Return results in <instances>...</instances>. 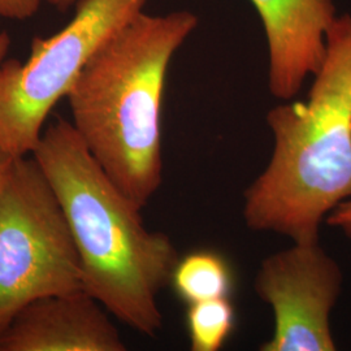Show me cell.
Instances as JSON below:
<instances>
[{"mask_svg":"<svg viewBox=\"0 0 351 351\" xmlns=\"http://www.w3.org/2000/svg\"><path fill=\"white\" fill-rule=\"evenodd\" d=\"M32 156L47 177L75 239L84 289L107 313L147 337L163 328L159 294L180 259L173 241L147 229L71 121L58 119Z\"/></svg>","mask_w":351,"mask_h":351,"instance_id":"1","label":"cell"},{"mask_svg":"<svg viewBox=\"0 0 351 351\" xmlns=\"http://www.w3.org/2000/svg\"><path fill=\"white\" fill-rule=\"evenodd\" d=\"M190 11L141 12L93 53L66 98L72 124L106 173L143 208L163 181L162 101Z\"/></svg>","mask_w":351,"mask_h":351,"instance_id":"2","label":"cell"},{"mask_svg":"<svg viewBox=\"0 0 351 351\" xmlns=\"http://www.w3.org/2000/svg\"><path fill=\"white\" fill-rule=\"evenodd\" d=\"M306 101L267 113L274 150L243 194L251 230L319 241L323 221L351 198V14L326 33V55Z\"/></svg>","mask_w":351,"mask_h":351,"instance_id":"3","label":"cell"},{"mask_svg":"<svg viewBox=\"0 0 351 351\" xmlns=\"http://www.w3.org/2000/svg\"><path fill=\"white\" fill-rule=\"evenodd\" d=\"M84 289L75 239L32 156L12 158L0 181V333L19 310Z\"/></svg>","mask_w":351,"mask_h":351,"instance_id":"4","label":"cell"},{"mask_svg":"<svg viewBox=\"0 0 351 351\" xmlns=\"http://www.w3.org/2000/svg\"><path fill=\"white\" fill-rule=\"evenodd\" d=\"M147 0H81L72 23L47 39L36 38L25 63L0 66V150L32 155L55 104L68 95L101 45L142 12Z\"/></svg>","mask_w":351,"mask_h":351,"instance_id":"5","label":"cell"},{"mask_svg":"<svg viewBox=\"0 0 351 351\" xmlns=\"http://www.w3.org/2000/svg\"><path fill=\"white\" fill-rule=\"evenodd\" d=\"M343 275L319 241L293 242L259 265L254 289L274 314V333L262 351H333L330 314Z\"/></svg>","mask_w":351,"mask_h":351,"instance_id":"6","label":"cell"},{"mask_svg":"<svg viewBox=\"0 0 351 351\" xmlns=\"http://www.w3.org/2000/svg\"><path fill=\"white\" fill-rule=\"evenodd\" d=\"M104 310L85 290L30 302L0 333V351H125Z\"/></svg>","mask_w":351,"mask_h":351,"instance_id":"7","label":"cell"},{"mask_svg":"<svg viewBox=\"0 0 351 351\" xmlns=\"http://www.w3.org/2000/svg\"><path fill=\"white\" fill-rule=\"evenodd\" d=\"M263 23L268 45V88L293 99L308 75L324 63L326 33L337 19L333 0H250Z\"/></svg>","mask_w":351,"mask_h":351,"instance_id":"8","label":"cell"},{"mask_svg":"<svg viewBox=\"0 0 351 351\" xmlns=\"http://www.w3.org/2000/svg\"><path fill=\"white\" fill-rule=\"evenodd\" d=\"M171 284L186 304L229 298L234 277L229 262L213 250L193 251L178 259Z\"/></svg>","mask_w":351,"mask_h":351,"instance_id":"9","label":"cell"},{"mask_svg":"<svg viewBox=\"0 0 351 351\" xmlns=\"http://www.w3.org/2000/svg\"><path fill=\"white\" fill-rule=\"evenodd\" d=\"M236 326V310L230 298L189 304L186 328L193 351H219Z\"/></svg>","mask_w":351,"mask_h":351,"instance_id":"10","label":"cell"},{"mask_svg":"<svg viewBox=\"0 0 351 351\" xmlns=\"http://www.w3.org/2000/svg\"><path fill=\"white\" fill-rule=\"evenodd\" d=\"M43 0H0V17L24 21L38 12Z\"/></svg>","mask_w":351,"mask_h":351,"instance_id":"11","label":"cell"},{"mask_svg":"<svg viewBox=\"0 0 351 351\" xmlns=\"http://www.w3.org/2000/svg\"><path fill=\"white\" fill-rule=\"evenodd\" d=\"M328 226L341 230L348 239H351V198L339 203V206L328 215Z\"/></svg>","mask_w":351,"mask_h":351,"instance_id":"12","label":"cell"},{"mask_svg":"<svg viewBox=\"0 0 351 351\" xmlns=\"http://www.w3.org/2000/svg\"><path fill=\"white\" fill-rule=\"evenodd\" d=\"M11 46V38L7 33H0V66L5 62L7 52Z\"/></svg>","mask_w":351,"mask_h":351,"instance_id":"13","label":"cell"},{"mask_svg":"<svg viewBox=\"0 0 351 351\" xmlns=\"http://www.w3.org/2000/svg\"><path fill=\"white\" fill-rule=\"evenodd\" d=\"M56 10L60 12H66L75 3H80L81 0H47Z\"/></svg>","mask_w":351,"mask_h":351,"instance_id":"14","label":"cell"},{"mask_svg":"<svg viewBox=\"0 0 351 351\" xmlns=\"http://www.w3.org/2000/svg\"><path fill=\"white\" fill-rule=\"evenodd\" d=\"M11 160H12V158L8 154L0 150V181H1L3 175H4V172H5V169H7V167H8Z\"/></svg>","mask_w":351,"mask_h":351,"instance_id":"15","label":"cell"}]
</instances>
